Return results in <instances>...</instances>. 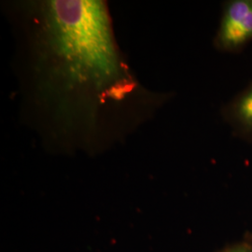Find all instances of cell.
I'll return each instance as SVG.
<instances>
[{
    "label": "cell",
    "instance_id": "6da1fadb",
    "mask_svg": "<svg viewBox=\"0 0 252 252\" xmlns=\"http://www.w3.org/2000/svg\"><path fill=\"white\" fill-rule=\"evenodd\" d=\"M20 7L21 87L27 113L50 146L102 151L168 99L133 76L105 2L47 0Z\"/></svg>",
    "mask_w": 252,
    "mask_h": 252
},
{
    "label": "cell",
    "instance_id": "7a4b0ae2",
    "mask_svg": "<svg viewBox=\"0 0 252 252\" xmlns=\"http://www.w3.org/2000/svg\"><path fill=\"white\" fill-rule=\"evenodd\" d=\"M252 41V0H228L214 38L217 50L237 53Z\"/></svg>",
    "mask_w": 252,
    "mask_h": 252
},
{
    "label": "cell",
    "instance_id": "3957f363",
    "mask_svg": "<svg viewBox=\"0 0 252 252\" xmlns=\"http://www.w3.org/2000/svg\"><path fill=\"white\" fill-rule=\"evenodd\" d=\"M223 118L235 136L252 140V83L228 103Z\"/></svg>",
    "mask_w": 252,
    "mask_h": 252
},
{
    "label": "cell",
    "instance_id": "277c9868",
    "mask_svg": "<svg viewBox=\"0 0 252 252\" xmlns=\"http://www.w3.org/2000/svg\"><path fill=\"white\" fill-rule=\"evenodd\" d=\"M220 252H252V243L251 242H238L226 247Z\"/></svg>",
    "mask_w": 252,
    "mask_h": 252
}]
</instances>
